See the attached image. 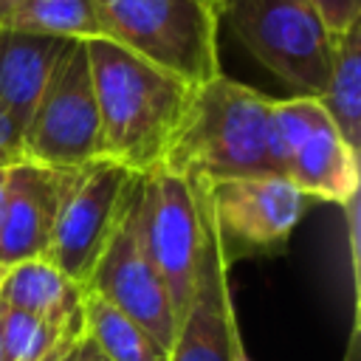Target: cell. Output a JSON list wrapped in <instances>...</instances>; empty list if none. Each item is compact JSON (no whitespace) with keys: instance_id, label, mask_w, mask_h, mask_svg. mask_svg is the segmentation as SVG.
I'll return each instance as SVG.
<instances>
[{"instance_id":"1","label":"cell","mask_w":361,"mask_h":361,"mask_svg":"<svg viewBox=\"0 0 361 361\" xmlns=\"http://www.w3.org/2000/svg\"><path fill=\"white\" fill-rule=\"evenodd\" d=\"M85 45L99 110V158H110L133 175L155 169L195 87L110 39H85Z\"/></svg>"},{"instance_id":"2","label":"cell","mask_w":361,"mask_h":361,"mask_svg":"<svg viewBox=\"0 0 361 361\" xmlns=\"http://www.w3.org/2000/svg\"><path fill=\"white\" fill-rule=\"evenodd\" d=\"M186 180L279 175L274 99L223 73L195 87L180 127L161 161Z\"/></svg>"},{"instance_id":"3","label":"cell","mask_w":361,"mask_h":361,"mask_svg":"<svg viewBox=\"0 0 361 361\" xmlns=\"http://www.w3.org/2000/svg\"><path fill=\"white\" fill-rule=\"evenodd\" d=\"M102 39L147 59L192 87L220 73L212 0H93Z\"/></svg>"},{"instance_id":"4","label":"cell","mask_w":361,"mask_h":361,"mask_svg":"<svg viewBox=\"0 0 361 361\" xmlns=\"http://www.w3.org/2000/svg\"><path fill=\"white\" fill-rule=\"evenodd\" d=\"M240 45L299 96L327 85L333 37L307 0H214Z\"/></svg>"},{"instance_id":"5","label":"cell","mask_w":361,"mask_h":361,"mask_svg":"<svg viewBox=\"0 0 361 361\" xmlns=\"http://www.w3.org/2000/svg\"><path fill=\"white\" fill-rule=\"evenodd\" d=\"M23 158L71 169L99 158V110L85 39H68L23 130Z\"/></svg>"},{"instance_id":"6","label":"cell","mask_w":361,"mask_h":361,"mask_svg":"<svg viewBox=\"0 0 361 361\" xmlns=\"http://www.w3.org/2000/svg\"><path fill=\"white\" fill-rule=\"evenodd\" d=\"M141 240L152 268L158 271L175 319L189 307L197 262L203 251V203L195 180L158 164L138 175Z\"/></svg>"},{"instance_id":"7","label":"cell","mask_w":361,"mask_h":361,"mask_svg":"<svg viewBox=\"0 0 361 361\" xmlns=\"http://www.w3.org/2000/svg\"><path fill=\"white\" fill-rule=\"evenodd\" d=\"M133 178L135 175L130 169L110 158H93L87 164L62 169L59 206L45 262L85 288L102 248L113 234Z\"/></svg>"},{"instance_id":"8","label":"cell","mask_w":361,"mask_h":361,"mask_svg":"<svg viewBox=\"0 0 361 361\" xmlns=\"http://www.w3.org/2000/svg\"><path fill=\"white\" fill-rule=\"evenodd\" d=\"M203 189L228 265L282 254L290 231L310 206V197L279 175L228 178L203 183Z\"/></svg>"},{"instance_id":"9","label":"cell","mask_w":361,"mask_h":361,"mask_svg":"<svg viewBox=\"0 0 361 361\" xmlns=\"http://www.w3.org/2000/svg\"><path fill=\"white\" fill-rule=\"evenodd\" d=\"M274 149L282 178L310 200L344 206L358 195V152L344 144L313 96L274 99Z\"/></svg>"},{"instance_id":"10","label":"cell","mask_w":361,"mask_h":361,"mask_svg":"<svg viewBox=\"0 0 361 361\" xmlns=\"http://www.w3.org/2000/svg\"><path fill=\"white\" fill-rule=\"evenodd\" d=\"M85 290L102 296L107 305L118 307L135 324H141L166 353L175 341L178 319L169 302V293L152 268L144 240H141V214H138V175L130 183L118 220L107 245L102 248Z\"/></svg>"},{"instance_id":"11","label":"cell","mask_w":361,"mask_h":361,"mask_svg":"<svg viewBox=\"0 0 361 361\" xmlns=\"http://www.w3.org/2000/svg\"><path fill=\"white\" fill-rule=\"evenodd\" d=\"M197 189L203 203V251L197 262L195 290L186 313L178 322L166 361H237V355L245 347L231 307V288H228L231 265L220 251L203 183H197Z\"/></svg>"},{"instance_id":"12","label":"cell","mask_w":361,"mask_h":361,"mask_svg":"<svg viewBox=\"0 0 361 361\" xmlns=\"http://www.w3.org/2000/svg\"><path fill=\"white\" fill-rule=\"evenodd\" d=\"M59 183L62 169H48L25 158L8 164L6 200L0 212L3 268L45 259L59 206Z\"/></svg>"},{"instance_id":"13","label":"cell","mask_w":361,"mask_h":361,"mask_svg":"<svg viewBox=\"0 0 361 361\" xmlns=\"http://www.w3.org/2000/svg\"><path fill=\"white\" fill-rule=\"evenodd\" d=\"M68 39L0 28V113L25 130Z\"/></svg>"},{"instance_id":"14","label":"cell","mask_w":361,"mask_h":361,"mask_svg":"<svg viewBox=\"0 0 361 361\" xmlns=\"http://www.w3.org/2000/svg\"><path fill=\"white\" fill-rule=\"evenodd\" d=\"M85 288L45 259L6 268L0 282V305L25 310L71 336L82 333Z\"/></svg>"},{"instance_id":"15","label":"cell","mask_w":361,"mask_h":361,"mask_svg":"<svg viewBox=\"0 0 361 361\" xmlns=\"http://www.w3.org/2000/svg\"><path fill=\"white\" fill-rule=\"evenodd\" d=\"M344 144L358 152L361 147V23L333 42L330 73L324 90L316 96Z\"/></svg>"},{"instance_id":"16","label":"cell","mask_w":361,"mask_h":361,"mask_svg":"<svg viewBox=\"0 0 361 361\" xmlns=\"http://www.w3.org/2000/svg\"><path fill=\"white\" fill-rule=\"evenodd\" d=\"M82 330L110 361H166L169 353L130 316L107 305L102 296L85 290Z\"/></svg>"},{"instance_id":"17","label":"cell","mask_w":361,"mask_h":361,"mask_svg":"<svg viewBox=\"0 0 361 361\" xmlns=\"http://www.w3.org/2000/svg\"><path fill=\"white\" fill-rule=\"evenodd\" d=\"M0 28L59 39L102 37L93 0H20L0 14Z\"/></svg>"},{"instance_id":"18","label":"cell","mask_w":361,"mask_h":361,"mask_svg":"<svg viewBox=\"0 0 361 361\" xmlns=\"http://www.w3.org/2000/svg\"><path fill=\"white\" fill-rule=\"evenodd\" d=\"M76 336L25 313L0 305V344L6 361H54Z\"/></svg>"},{"instance_id":"19","label":"cell","mask_w":361,"mask_h":361,"mask_svg":"<svg viewBox=\"0 0 361 361\" xmlns=\"http://www.w3.org/2000/svg\"><path fill=\"white\" fill-rule=\"evenodd\" d=\"M333 39L361 23V0H307Z\"/></svg>"},{"instance_id":"20","label":"cell","mask_w":361,"mask_h":361,"mask_svg":"<svg viewBox=\"0 0 361 361\" xmlns=\"http://www.w3.org/2000/svg\"><path fill=\"white\" fill-rule=\"evenodd\" d=\"M23 133L0 113V166H8L14 161H23Z\"/></svg>"},{"instance_id":"21","label":"cell","mask_w":361,"mask_h":361,"mask_svg":"<svg viewBox=\"0 0 361 361\" xmlns=\"http://www.w3.org/2000/svg\"><path fill=\"white\" fill-rule=\"evenodd\" d=\"M54 361H110V358H107V355L93 344V338L82 330Z\"/></svg>"},{"instance_id":"22","label":"cell","mask_w":361,"mask_h":361,"mask_svg":"<svg viewBox=\"0 0 361 361\" xmlns=\"http://www.w3.org/2000/svg\"><path fill=\"white\" fill-rule=\"evenodd\" d=\"M6 180H8V166H0V212H3V200H6Z\"/></svg>"},{"instance_id":"23","label":"cell","mask_w":361,"mask_h":361,"mask_svg":"<svg viewBox=\"0 0 361 361\" xmlns=\"http://www.w3.org/2000/svg\"><path fill=\"white\" fill-rule=\"evenodd\" d=\"M14 3H20V0H0V14H3V11H8Z\"/></svg>"},{"instance_id":"24","label":"cell","mask_w":361,"mask_h":361,"mask_svg":"<svg viewBox=\"0 0 361 361\" xmlns=\"http://www.w3.org/2000/svg\"><path fill=\"white\" fill-rule=\"evenodd\" d=\"M237 361H251V358H248V353H245V350H243V353H240V355H237Z\"/></svg>"},{"instance_id":"25","label":"cell","mask_w":361,"mask_h":361,"mask_svg":"<svg viewBox=\"0 0 361 361\" xmlns=\"http://www.w3.org/2000/svg\"><path fill=\"white\" fill-rule=\"evenodd\" d=\"M3 276H6V268H3V265H0V282H3Z\"/></svg>"},{"instance_id":"26","label":"cell","mask_w":361,"mask_h":361,"mask_svg":"<svg viewBox=\"0 0 361 361\" xmlns=\"http://www.w3.org/2000/svg\"><path fill=\"white\" fill-rule=\"evenodd\" d=\"M0 361H6V358H3V344H0Z\"/></svg>"},{"instance_id":"27","label":"cell","mask_w":361,"mask_h":361,"mask_svg":"<svg viewBox=\"0 0 361 361\" xmlns=\"http://www.w3.org/2000/svg\"><path fill=\"white\" fill-rule=\"evenodd\" d=\"M212 3H214V0H212Z\"/></svg>"}]
</instances>
